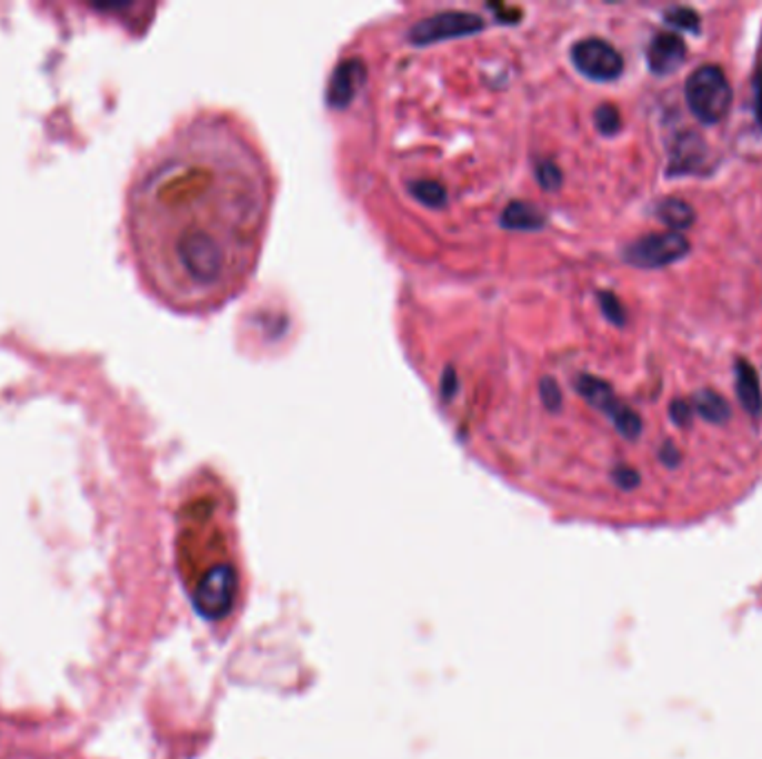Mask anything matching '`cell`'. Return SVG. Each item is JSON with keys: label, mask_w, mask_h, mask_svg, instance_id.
I'll list each match as a JSON object with an SVG mask.
<instances>
[{"label": "cell", "mask_w": 762, "mask_h": 759, "mask_svg": "<svg viewBox=\"0 0 762 759\" xmlns=\"http://www.w3.org/2000/svg\"><path fill=\"white\" fill-rule=\"evenodd\" d=\"M268 219L261 159L221 117L179 125L128 190V239L143 283L181 312H203L241 287Z\"/></svg>", "instance_id": "obj_1"}, {"label": "cell", "mask_w": 762, "mask_h": 759, "mask_svg": "<svg viewBox=\"0 0 762 759\" xmlns=\"http://www.w3.org/2000/svg\"><path fill=\"white\" fill-rule=\"evenodd\" d=\"M684 99L700 123L715 125L729 114L733 92L722 68L702 65L686 79Z\"/></svg>", "instance_id": "obj_2"}, {"label": "cell", "mask_w": 762, "mask_h": 759, "mask_svg": "<svg viewBox=\"0 0 762 759\" xmlns=\"http://www.w3.org/2000/svg\"><path fill=\"white\" fill-rule=\"evenodd\" d=\"M691 252V243L682 232H655L633 241L624 250L626 263L640 270H658L678 263Z\"/></svg>", "instance_id": "obj_3"}, {"label": "cell", "mask_w": 762, "mask_h": 759, "mask_svg": "<svg viewBox=\"0 0 762 759\" xmlns=\"http://www.w3.org/2000/svg\"><path fill=\"white\" fill-rule=\"evenodd\" d=\"M237 597V570L230 564L212 566L194 590V608L201 617L217 621L225 617Z\"/></svg>", "instance_id": "obj_4"}, {"label": "cell", "mask_w": 762, "mask_h": 759, "mask_svg": "<svg viewBox=\"0 0 762 759\" xmlns=\"http://www.w3.org/2000/svg\"><path fill=\"white\" fill-rule=\"evenodd\" d=\"M580 393L598 408L602 411L604 415H609L618 428V433L631 442H635L642 433V422L640 417L626 408L624 404H620L611 391L609 384L600 382V378H593V376H582L580 378V384H578Z\"/></svg>", "instance_id": "obj_5"}, {"label": "cell", "mask_w": 762, "mask_h": 759, "mask_svg": "<svg viewBox=\"0 0 762 759\" xmlns=\"http://www.w3.org/2000/svg\"><path fill=\"white\" fill-rule=\"evenodd\" d=\"M571 57L575 68L593 81H615L624 70L620 52L602 39H584L575 43Z\"/></svg>", "instance_id": "obj_6"}, {"label": "cell", "mask_w": 762, "mask_h": 759, "mask_svg": "<svg viewBox=\"0 0 762 759\" xmlns=\"http://www.w3.org/2000/svg\"><path fill=\"white\" fill-rule=\"evenodd\" d=\"M669 176H682V174H700L706 170L709 163V150L700 134L695 132H678L673 143L669 145Z\"/></svg>", "instance_id": "obj_7"}, {"label": "cell", "mask_w": 762, "mask_h": 759, "mask_svg": "<svg viewBox=\"0 0 762 759\" xmlns=\"http://www.w3.org/2000/svg\"><path fill=\"white\" fill-rule=\"evenodd\" d=\"M686 61V45L678 32H666L653 37L646 50V63L653 74L666 77L680 70Z\"/></svg>", "instance_id": "obj_8"}, {"label": "cell", "mask_w": 762, "mask_h": 759, "mask_svg": "<svg viewBox=\"0 0 762 759\" xmlns=\"http://www.w3.org/2000/svg\"><path fill=\"white\" fill-rule=\"evenodd\" d=\"M733 374H735V395L742 411L749 417L758 419L762 415V388H760V376L755 367L746 358L738 356L733 363Z\"/></svg>", "instance_id": "obj_9"}, {"label": "cell", "mask_w": 762, "mask_h": 759, "mask_svg": "<svg viewBox=\"0 0 762 759\" xmlns=\"http://www.w3.org/2000/svg\"><path fill=\"white\" fill-rule=\"evenodd\" d=\"M691 408H693V415L702 417L704 422L709 424H715V426H724L729 419H731V406L729 402L715 393V391H698L693 397H691Z\"/></svg>", "instance_id": "obj_10"}, {"label": "cell", "mask_w": 762, "mask_h": 759, "mask_svg": "<svg viewBox=\"0 0 762 759\" xmlns=\"http://www.w3.org/2000/svg\"><path fill=\"white\" fill-rule=\"evenodd\" d=\"M655 216L669 227V232H682V230L691 227L695 221L693 208L686 201L675 199V196L662 199L655 205Z\"/></svg>", "instance_id": "obj_11"}, {"label": "cell", "mask_w": 762, "mask_h": 759, "mask_svg": "<svg viewBox=\"0 0 762 759\" xmlns=\"http://www.w3.org/2000/svg\"><path fill=\"white\" fill-rule=\"evenodd\" d=\"M664 23L682 30V32H691L698 34L700 32V14L691 8H671L664 12Z\"/></svg>", "instance_id": "obj_12"}, {"label": "cell", "mask_w": 762, "mask_h": 759, "mask_svg": "<svg viewBox=\"0 0 762 759\" xmlns=\"http://www.w3.org/2000/svg\"><path fill=\"white\" fill-rule=\"evenodd\" d=\"M595 123H598V130L602 134H615L622 125V119H620V112L613 108V105H600V110L595 112Z\"/></svg>", "instance_id": "obj_13"}, {"label": "cell", "mask_w": 762, "mask_h": 759, "mask_svg": "<svg viewBox=\"0 0 762 759\" xmlns=\"http://www.w3.org/2000/svg\"><path fill=\"white\" fill-rule=\"evenodd\" d=\"M669 417L678 428H689L693 422V408L684 399H673L669 406Z\"/></svg>", "instance_id": "obj_14"}, {"label": "cell", "mask_w": 762, "mask_h": 759, "mask_svg": "<svg viewBox=\"0 0 762 759\" xmlns=\"http://www.w3.org/2000/svg\"><path fill=\"white\" fill-rule=\"evenodd\" d=\"M600 301H602V310H604V314L609 316V321H613L615 325H624L626 314H624L622 303H620L611 292H602V294H600Z\"/></svg>", "instance_id": "obj_15"}, {"label": "cell", "mask_w": 762, "mask_h": 759, "mask_svg": "<svg viewBox=\"0 0 762 759\" xmlns=\"http://www.w3.org/2000/svg\"><path fill=\"white\" fill-rule=\"evenodd\" d=\"M613 479H615V484H618L620 488H624V490H631V488H635V486L640 484V475H638L635 470L626 468V466H620V468L613 473Z\"/></svg>", "instance_id": "obj_16"}, {"label": "cell", "mask_w": 762, "mask_h": 759, "mask_svg": "<svg viewBox=\"0 0 762 759\" xmlns=\"http://www.w3.org/2000/svg\"><path fill=\"white\" fill-rule=\"evenodd\" d=\"M753 112H755L758 125L762 128V63H760L755 79H753Z\"/></svg>", "instance_id": "obj_17"}, {"label": "cell", "mask_w": 762, "mask_h": 759, "mask_svg": "<svg viewBox=\"0 0 762 759\" xmlns=\"http://www.w3.org/2000/svg\"><path fill=\"white\" fill-rule=\"evenodd\" d=\"M660 462L666 466V468H675L680 464V453L675 451V446L671 442H666L660 451Z\"/></svg>", "instance_id": "obj_18"}]
</instances>
